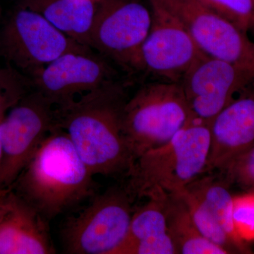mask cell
Returning <instances> with one entry per match:
<instances>
[{"label": "cell", "mask_w": 254, "mask_h": 254, "mask_svg": "<svg viewBox=\"0 0 254 254\" xmlns=\"http://www.w3.org/2000/svg\"><path fill=\"white\" fill-rule=\"evenodd\" d=\"M127 87L117 80L56 107L58 127L94 176L125 179L134 162L122 127Z\"/></svg>", "instance_id": "6da1fadb"}, {"label": "cell", "mask_w": 254, "mask_h": 254, "mask_svg": "<svg viewBox=\"0 0 254 254\" xmlns=\"http://www.w3.org/2000/svg\"><path fill=\"white\" fill-rule=\"evenodd\" d=\"M93 177L58 128L46 137L9 190L50 222L94 196Z\"/></svg>", "instance_id": "7a4b0ae2"}, {"label": "cell", "mask_w": 254, "mask_h": 254, "mask_svg": "<svg viewBox=\"0 0 254 254\" xmlns=\"http://www.w3.org/2000/svg\"><path fill=\"white\" fill-rule=\"evenodd\" d=\"M210 147V125L191 119L168 142L135 159L125 186L134 198L180 191L204 173Z\"/></svg>", "instance_id": "3957f363"}, {"label": "cell", "mask_w": 254, "mask_h": 254, "mask_svg": "<svg viewBox=\"0 0 254 254\" xmlns=\"http://www.w3.org/2000/svg\"><path fill=\"white\" fill-rule=\"evenodd\" d=\"M191 119L180 83L152 81L142 85L122 112L124 136L134 160L168 142Z\"/></svg>", "instance_id": "277c9868"}, {"label": "cell", "mask_w": 254, "mask_h": 254, "mask_svg": "<svg viewBox=\"0 0 254 254\" xmlns=\"http://www.w3.org/2000/svg\"><path fill=\"white\" fill-rule=\"evenodd\" d=\"M134 200L125 185L92 197L86 207L63 223L60 237L64 253L113 254L128 232Z\"/></svg>", "instance_id": "5b68a950"}, {"label": "cell", "mask_w": 254, "mask_h": 254, "mask_svg": "<svg viewBox=\"0 0 254 254\" xmlns=\"http://www.w3.org/2000/svg\"><path fill=\"white\" fill-rule=\"evenodd\" d=\"M60 128L56 107L33 91L0 120V193L10 190L40 145Z\"/></svg>", "instance_id": "8992f818"}, {"label": "cell", "mask_w": 254, "mask_h": 254, "mask_svg": "<svg viewBox=\"0 0 254 254\" xmlns=\"http://www.w3.org/2000/svg\"><path fill=\"white\" fill-rule=\"evenodd\" d=\"M151 23V8L142 0H102L96 7L90 47L124 71L139 72L140 52Z\"/></svg>", "instance_id": "52a82bcc"}, {"label": "cell", "mask_w": 254, "mask_h": 254, "mask_svg": "<svg viewBox=\"0 0 254 254\" xmlns=\"http://www.w3.org/2000/svg\"><path fill=\"white\" fill-rule=\"evenodd\" d=\"M178 20L200 50L254 76V41L235 25L198 0H148Z\"/></svg>", "instance_id": "ba28073f"}, {"label": "cell", "mask_w": 254, "mask_h": 254, "mask_svg": "<svg viewBox=\"0 0 254 254\" xmlns=\"http://www.w3.org/2000/svg\"><path fill=\"white\" fill-rule=\"evenodd\" d=\"M150 7L151 27L140 52L139 72L153 81L180 83L205 55L178 20L160 8Z\"/></svg>", "instance_id": "9c48e42d"}, {"label": "cell", "mask_w": 254, "mask_h": 254, "mask_svg": "<svg viewBox=\"0 0 254 254\" xmlns=\"http://www.w3.org/2000/svg\"><path fill=\"white\" fill-rule=\"evenodd\" d=\"M180 83L192 118L210 125L233 100L254 89V76L243 68L205 55Z\"/></svg>", "instance_id": "30bf717a"}, {"label": "cell", "mask_w": 254, "mask_h": 254, "mask_svg": "<svg viewBox=\"0 0 254 254\" xmlns=\"http://www.w3.org/2000/svg\"><path fill=\"white\" fill-rule=\"evenodd\" d=\"M5 43L11 59L32 76L66 53H93L91 48L68 38L28 8L15 14L6 29Z\"/></svg>", "instance_id": "8fae6325"}, {"label": "cell", "mask_w": 254, "mask_h": 254, "mask_svg": "<svg viewBox=\"0 0 254 254\" xmlns=\"http://www.w3.org/2000/svg\"><path fill=\"white\" fill-rule=\"evenodd\" d=\"M111 63L94 53H66L33 75V91L55 107L117 81L118 71Z\"/></svg>", "instance_id": "7c38bea8"}, {"label": "cell", "mask_w": 254, "mask_h": 254, "mask_svg": "<svg viewBox=\"0 0 254 254\" xmlns=\"http://www.w3.org/2000/svg\"><path fill=\"white\" fill-rule=\"evenodd\" d=\"M0 254L56 253L50 222L13 190L0 193Z\"/></svg>", "instance_id": "4fadbf2b"}, {"label": "cell", "mask_w": 254, "mask_h": 254, "mask_svg": "<svg viewBox=\"0 0 254 254\" xmlns=\"http://www.w3.org/2000/svg\"><path fill=\"white\" fill-rule=\"evenodd\" d=\"M210 147L204 173L218 171L254 146V89L225 107L210 124Z\"/></svg>", "instance_id": "5bb4252c"}, {"label": "cell", "mask_w": 254, "mask_h": 254, "mask_svg": "<svg viewBox=\"0 0 254 254\" xmlns=\"http://www.w3.org/2000/svg\"><path fill=\"white\" fill-rule=\"evenodd\" d=\"M113 254H177L167 229L163 196L134 210L126 237Z\"/></svg>", "instance_id": "9a60e30c"}, {"label": "cell", "mask_w": 254, "mask_h": 254, "mask_svg": "<svg viewBox=\"0 0 254 254\" xmlns=\"http://www.w3.org/2000/svg\"><path fill=\"white\" fill-rule=\"evenodd\" d=\"M27 8L41 14L68 38L91 48L96 11L92 0H29Z\"/></svg>", "instance_id": "2e32d148"}, {"label": "cell", "mask_w": 254, "mask_h": 254, "mask_svg": "<svg viewBox=\"0 0 254 254\" xmlns=\"http://www.w3.org/2000/svg\"><path fill=\"white\" fill-rule=\"evenodd\" d=\"M230 185L218 171L200 175L185 188L213 213L240 254H252L247 244L235 232L233 221V196Z\"/></svg>", "instance_id": "e0dca14e"}, {"label": "cell", "mask_w": 254, "mask_h": 254, "mask_svg": "<svg viewBox=\"0 0 254 254\" xmlns=\"http://www.w3.org/2000/svg\"><path fill=\"white\" fill-rule=\"evenodd\" d=\"M163 202L167 229L177 254H230L200 233L178 193L163 195Z\"/></svg>", "instance_id": "ac0fdd59"}, {"label": "cell", "mask_w": 254, "mask_h": 254, "mask_svg": "<svg viewBox=\"0 0 254 254\" xmlns=\"http://www.w3.org/2000/svg\"><path fill=\"white\" fill-rule=\"evenodd\" d=\"M177 193L181 195L195 225L207 240L225 249L230 254L238 253L213 213L200 200L186 188Z\"/></svg>", "instance_id": "d6986e66"}, {"label": "cell", "mask_w": 254, "mask_h": 254, "mask_svg": "<svg viewBox=\"0 0 254 254\" xmlns=\"http://www.w3.org/2000/svg\"><path fill=\"white\" fill-rule=\"evenodd\" d=\"M205 4L254 41V0H205Z\"/></svg>", "instance_id": "ffe728a7"}, {"label": "cell", "mask_w": 254, "mask_h": 254, "mask_svg": "<svg viewBox=\"0 0 254 254\" xmlns=\"http://www.w3.org/2000/svg\"><path fill=\"white\" fill-rule=\"evenodd\" d=\"M230 186L254 191V146L218 170Z\"/></svg>", "instance_id": "44dd1931"}, {"label": "cell", "mask_w": 254, "mask_h": 254, "mask_svg": "<svg viewBox=\"0 0 254 254\" xmlns=\"http://www.w3.org/2000/svg\"><path fill=\"white\" fill-rule=\"evenodd\" d=\"M233 221L235 232L242 242H254V191L233 196Z\"/></svg>", "instance_id": "7402d4cb"}, {"label": "cell", "mask_w": 254, "mask_h": 254, "mask_svg": "<svg viewBox=\"0 0 254 254\" xmlns=\"http://www.w3.org/2000/svg\"><path fill=\"white\" fill-rule=\"evenodd\" d=\"M6 102H5L4 98L0 94V119L4 116V111L5 108H6Z\"/></svg>", "instance_id": "603a6c76"}, {"label": "cell", "mask_w": 254, "mask_h": 254, "mask_svg": "<svg viewBox=\"0 0 254 254\" xmlns=\"http://www.w3.org/2000/svg\"><path fill=\"white\" fill-rule=\"evenodd\" d=\"M1 119H0V120H1ZM1 158H2V150H1V143H0V165H1Z\"/></svg>", "instance_id": "cb8c5ba5"}, {"label": "cell", "mask_w": 254, "mask_h": 254, "mask_svg": "<svg viewBox=\"0 0 254 254\" xmlns=\"http://www.w3.org/2000/svg\"><path fill=\"white\" fill-rule=\"evenodd\" d=\"M1 205H0V222H1Z\"/></svg>", "instance_id": "d4e9b609"}, {"label": "cell", "mask_w": 254, "mask_h": 254, "mask_svg": "<svg viewBox=\"0 0 254 254\" xmlns=\"http://www.w3.org/2000/svg\"><path fill=\"white\" fill-rule=\"evenodd\" d=\"M198 1H200V2L203 3V4H205V0H198Z\"/></svg>", "instance_id": "484cf974"}]
</instances>
